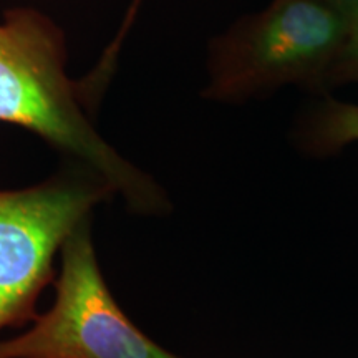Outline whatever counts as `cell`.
Wrapping results in <instances>:
<instances>
[{"label": "cell", "mask_w": 358, "mask_h": 358, "mask_svg": "<svg viewBox=\"0 0 358 358\" xmlns=\"http://www.w3.org/2000/svg\"><path fill=\"white\" fill-rule=\"evenodd\" d=\"M140 3H141V0H133V2H131V8H129V12H128L127 19H124V22H123V27H122V30H120L118 37H116L118 40H123V38H124V35H127L128 29H129V25L133 24V19H134V15H136L138 7H140Z\"/></svg>", "instance_id": "cell-8"}, {"label": "cell", "mask_w": 358, "mask_h": 358, "mask_svg": "<svg viewBox=\"0 0 358 358\" xmlns=\"http://www.w3.org/2000/svg\"><path fill=\"white\" fill-rule=\"evenodd\" d=\"M348 15L320 0H272L213 40L204 96L237 103L290 85H332Z\"/></svg>", "instance_id": "cell-2"}, {"label": "cell", "mask_w": 358, "mask_h": 358, "mask_svg": "<svg viewBox=\"0 0 358 358\" xmlns=\"http://www.w3.org/2000/svg\"><path fill=\"white\" fill-rule=\"evenodd\" d=\"M332 83H358V8L348 15V32L335 65Z\"/></svg>", "instance_id": "cell-6"}, {"label": "cell", "mask_w": 358, "mask_h": 358, "mask_svg": "<svg viewBox=\"0 0 358 358\" xmlns=\"http://www.w3.org/2000/svg\"><path fill=\"white\" fill-rule=\"evenodd\" d=\"M320 2L329 3V6H332L335 8H338V10L347 12V13L355 12L358 8V0H320Z\"/></svg>", "instance_id": "cell-7"}, {"label": "cell", "mask_w": 358, "mask_h": 358, "mask_svg": "<svg viewBox=\"0 0 358 358\" xmlns=\"http://www.w3.org/2000/svg\"><path fill=\"white\" fill-rule=\"evenodd\" d=\"M303 146L315 155H330L358 141V105L329 101L303 129Z\"/></svg>", "instance_id": "cell-5"}, {"label": "cell", "mask_w": 358, "mask_h": 358, "mask_svg": "<svg viewBox=\"0 0 358 358\" xmlns=\"http://www.w3.org/2000/svg\"><path fill=\"white\" fill-rule=\"evenodd\" d=\"M62 27L35 7H13L0 20V123L37 134L108 182L133 213L169 209L159 186L98 133L92 110L101 95L69 75Z\"/></svg>", "instance_id": "cell-1"}, {"label": "cell", "mask_w": 358, "mask_h": 358, "mask_svg": "<svg viewBox=\"0 0 358 358\" xmlns=\"http://www.w3.org/2000/svg\"><path fill=\"white\" fill-rule=\"evenodd\" d=\"M55 301L22 335L0 342V358H178L124 315L103 279L90 219L69 236L53 280Z\"/></svg>", "instance_id": "cell-4"}, {"label": "cell", "mask_w": 358, "mask_h": 358, "mask_svg": "<svg viewBox=\"0 0 358 358\" xmlns=\"http://www.w3.org/2000/svg\"><path fill=\"white\" fill-rule=\"evenodd\" d=\"M113 194L80 164L37 186L0 191V332L32 324L65 241Z\"/></svg>", "instance_id": "cell-3"}]
</instances>
